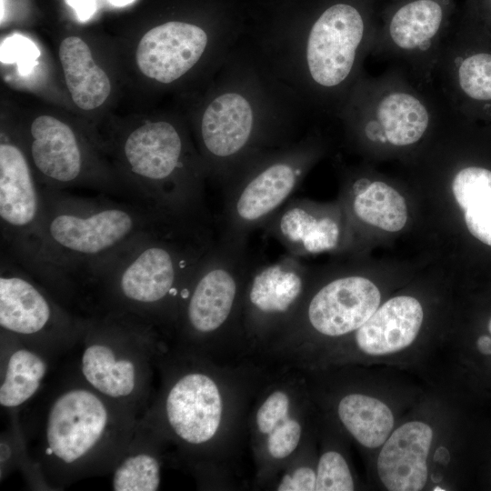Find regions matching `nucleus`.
Segmentation results:
<instances>
[{
  "instance_id": "35",
  "label": "nucleus",
  "mask_w": 491,
  "mask_h": 491,
  "mask_svg": "<svg viewBox=\"0 0 491 491\" xmlns=\"http://www.w3.org/2000/svg\"><path fill=\"white\" fill-rule=\"evenodd\" d=\"M437 490L445 491V489H443V488H438V486H436V488H434V491H437Z\"/></svg>"
},
{
  "instance_id": "26",
  "label": "nucleus",
  "mask_w": 491,
  "mask_h": 491,
  "mask_svg": "<svg viewBox=\"0 0 491 491\" xmlns=\"http://www.w3.org/2000/svg\"><path fill=\"white\" fill-rule=\"evenodd\" d=\"M452 192L470 234L491 246V170L479 165L460 168L453 177Z\"/></svg>"
},
{
  "instance_id": "25",
  "label": "nucleus",
  "mask_w": 491,
  "mask_h": 491,
  "mask_svg": "<svg viewBox=\"0 0 491 491\" xmlns=\"http://www.w3.org/2000/svg\"><path fill=\"white\" fill-rule=\"evenodd\" d=\"M165 457L160 440L139 419L131 441L111 472L112 489L158 490Z\"/></svg>"
},
{
  "instance_id": "22",
  "label": "nucleus",
  "mask_w": 491,
  "mask_h": 491,
  "mask_svg": "<svg viewBox=\"0 0 491 491\" xmlns=\"http://www.w3.org/2000/svg\"><path fill=\"white\" fill-rule=\"evenodd\" d=\"M59 363L1 330L0 405L15 412L34 399Z\"/></svg>"
},
{
  "instance_id": "7",
  "label": "nucleus",
  "mask_w": 491,
  "mask_h": 491,
  "mask_svg": "<svg viewBox=\"0 0 491 491\" xmlns=\"http://www.w3.org/2000/svg\"><path fill=\"white\" fill-rule=\"evenodd\" d=\"M115 151V173L133 201L169 216L212 224L206 171L180 123L145 121L119 138Z\"/></svg>"
},
{
  "instance_id": "11",
  "label": "nucleus",
  "mask_w": 491,
  "mask_h": 491,
  "mask_svg": "<svg viewBox=\"0 0 491 491\" xmlns=\"http://www.w3.org/2000/svg\"><path fill=\"white\" fill-rule=\"evenodd\" d=\"M321 152L319 136L311 133L243 165L223 186L219 235L247 241L287 203Z\"/></svg>"
},
{
  "instance_id": "20",
  "label": "nucleus",
  "mask_w": 491,
  "mask_h": 491,
  "mask_svg": "<svg viewBox=\"0 0 491 491\" xmlns=\"http://www.w3.org/2000/svg\"><path fill=\"white\" fill-rule=\"evenodd\" d=\"M286 253L302 257L338 248L342 226L335 214L305 199H292L262 227Z\"/></svg>"
},
{
  "instance_id": "8",
  "label": "nucleus",
  "mask_w": 491,
  "mask_h": 491,
  "mask_svg": "<svg viewBox=\"0 0 491 491\" xmlns=\"http://www.w3.org/2000/svg\"><path fill=\"white\" fill-rule=\"evenodd\" d=\"M167 343L157 327L135 316H83L78 341L63 360L99 394L142 416Z\"/></svg>"
},
{
  "instance_id": "28",
  "label": "nucleus",
  "mask_w": 491,
  "mask_h": 491,
  "mask_svg": "<svg viewBox=\"0 0 491 491\" xmlns=\"http://www.w3.org/2000/svg\"><path fill=\"white\" fill-rule=\"evenodd\" d=\"M352 197L351 209L361 222L387 232L401 230L407 220L405 198L391 185L372 181L362 194Z\"/></svg>"
},
{
  "instance_id": "33",
  "label": "nucleus",
  "mask_w": 491,
  "mask_h": 491,
  "mask_svg": "<svg viewBox=\"0 0 491 491\" xmlns=\"http://www.w3.org/2000/svg\"><path fill=\"white\" fill-rule=\"evenodd\" d=\"M115 5H125L134 0H109Z\"/></svg>"
},
{
  "instance_id": "15",
  "label": "nucleus",
  "mask_w": 491,
  "mask_h": 491,
  "mask_svg": "<svg viewBox=\"0 0 491 491\" xmlns=\"http://www.w3.org/2000/svg\"><path fill=\"white\" fill-rule=\"evenodd\" d=\"M381 295L376 285L358 275L340 276L310 287L289 323L269 343L285 354L309 332L340 337L358 329L378 308Z\"/></svg>"
},
{
  "instance_id": "6",
  "label": "nucleus",
  "mask_w": 491,
  "mask_h": 491,
  "mask_svg": "<svg viewBox=\"0 0 491 491\" xmlns=\"http://www.w3.org/2000/svg\"><path fill=\"white\" fill-rule=\"evenodd\" d=\"M41 187L44 250L74 308L77 283L85 273L169 216L135 201Z\"/></svg>"
},
{
  "instance_id": "31",
  "label": "nucleus",
  "mask_w": 491,
  "mask_h": 491,
  "mask_svg": "<svg viewBox=\"0 0 491 491\" xmlns=\"http://www.w3.org/2000/svg\"><path fill=\"white\" fill-rule=\"evenodd\" d=\"M73 6L80 18L88 17L94 11V0H67Z\"/></svg>"
},
{
  "instance_id": "29",
  "label": "nucleus",
  "mask_w": 491,
  "mask_h": 491,
  "mask_svg": "<svg viewBox=\"0 0 491 491\" xmlns=\"http://www.w3.org/2000/svg\"><path fill=\"white\" fill-rule=\"evenodd\" d=\"M354 479L344 456L337 451L324 452L316 466V491H352Z\"/></svg>"
},
{
  "instance_id": "16",
  "label": "nucleus",
  "mask_w": 491,
  "mask_h": 491,
  "mask_svg": "<svg viewBox=\"0 0 491 491\" xmlns=\"http://www.w3.org/2000/svg\"><path fill=\"white\" fill-rule=\"evenodd\" d=\"M232 32L215 31L194 23L171 20L149 29L139 40L135 62L152 81L179 82L205 63L217 69L238 45Z\"/></svg>"
},
{
  "instance_id": "23",
  "label": "nucleus",
  "mask_w": 491,
  "mask_h": 491,
  "mask_svg": "<svg viewBox=\"0 0 491 491\" xmlns=\"http://www.w3.org/2000/svg\"><path fill=\"white\" fill-rule=\"evenodd\" d=\"M423 316L422 306L415 297H393L355 331L356 345L370 356L398 352L414 342Z\"/></svg>"
},
{
  "instance_id": "27",
  "label": "nucleus",
  "mask_w": 491,
  "mask_h": 491,
  "mask_svg": "<svg viewBox=\"0 0 491 491\" xmlns=\"http://www.w3.org/2000/svg\"><path fill=\"white\" fill-rule=\"evenodd\" d=\"M337 415L348 433L368 448L384 444L394 426L393 414L386 405L358 393L348 394L340 399Z\"/></svg>"
},
{
  "instance_id": "21",
  "label": "nucleus",
  "mask_w": 491,
  "mask_h": 491,
  "mask_svg": "<svg viewBox=\"0 0 491 491\" xmlns=\"http://www.w3.org/2000/svg\"><path fill=\"white\" fill-rule=\"evenodd\" d=\"M432 439L431 427L421 421L406 423L392 433L377 458L378 476L387 490L423 489Z\"/></svg>"
},
{
  "instance_id": "1",
  "label": "nucleus",
  "mask_w": 491,
  "mask_h": 491,
  "mask_svg": "<svg viewBox=\"0 0 491 491\" xmlns=\"http://www.w3.org/2000/svg\"><path fill=\"white\" fill-rule=\"evenodd\" d=\"M12 413L22 466L52 490L111 473L141 418L89 386L65 360L40 393Z\"/></svg>"
},
{
  "instance_id": "3",
  "label": "nucleus",
  "mask_w": 491,
  "mask_h": 491,
  "mask_svg": "<svg viewBox=\"0 0 491 491\" xmlns=\"http://www.w3.org/2000/svg\"><path fill=\"white\" fill-rule=\"evenodd\" d=\"M215 239L213 224L161 219L79 279L78 313L135 316L169 340L182 296Z\"/></svg>"
},
{
  "instance_id": "4",
  "label": "nucleus",
  "mask_w": 491,
  "mask_h": 491,
  "mask_svg": "<svg viewBox=\"0 0 491 491\" xmlns=\"http://www.w3.org/2000/svg\"><path fill=\"white\" fill-rule=\"evenodd\" d=\"M376 29L363 10L339 1L306 26L253 39L251 47L308 115L337 117L365 74Z\"/></svg>"
},
{
  "instance_id": "18",
  "label": "nucleus",
  "mask_w": 491,
  "mask_h": 491,
  "mask_svg": "<svg viewBox=\"0 0 491 491\" xmlns=\"http://www.w3.org/2000/svg\"><path fill=\"white\" fill-rule=\"evenodd\" d=\"M297 381L285 379L266 387L249 417L260 482L276 476L297 454L304 436Z\"/></svg>"
},
{
  "instance_id": "9",
  "label": "nucleus",
  "mask_w": 491,
  "mask_h": 491,
  "mask_svg": "<svg viewBox=\"0 0 491 491\" xmlns=\"http://www.w3.org/2000/svg\"><path fill=\"white\" fill-rule=\"evenodd\" d=\"M451 110L435 85H421L391 65L358 80L337 118L362 146L404 150L443 126Z\"/></svg>"
},
{
  "instance_id": "14",
  "label": "nucleus",
  "mask_w": 491,
  "mask_h": 491,
  "mask_svg": "<svg viewBox=\"0 0 491 491\" xmlns=\"http://www.w3.org/2000/svg\"><path fill=\"white\" fill-rule=\"evenodd\" d=\"M24 147L43 187L65 190L82 185L126 195L115 171L102 164L80 135L55 116L35 117Z\"/></svg>"
},
{
  "instance_id": "32",
  "label": "nucleus",
  "mask_w": 491,
  "mask_h": 491,
  "mask_svg": "<svg viewBox=\"0 0 491 491\" xmlns=\"http://www.w3.org/2000/svg\"><path fill=\"white\" fill-rule=\"evenodd\" d=\"M477 348L484 355H491V338L487 336H481L477 339Z\"/></svg>"
},
{
  "instance_id": "24",
  "label": "nucleus",
  "mask_w": 491,
  "mask_h": 491,
  "mask_svg": "<svg viewBox=\"0 0 491 491\" xmlns=\"http://www.w3.org/2000/svg\"><path fill=\"white\" fill-rule=\"evenodd\" d=\"M58 57L74 104L84 111L101 106L112 91L111 81L96 64L85 40L69 35L59 45Z\"/></svg>"
},
{
  "instance_id": "19",
  "label": "nucleus",
  "mask_w": 491,
  "mask_h": 491,
  "mask_svg": "<svg viewBox=\"0 0 491 491\" xmlns=\"http://www.w3.org/2000/svg\"><path fill=\"white\" fill-rule=\"evenodd\" d=\"M466 31H450L441 50L434 85L460 117L491 115V49Z\"/></svg>"
},
{
  "instance_id": "34",
  "label": "nucleus",
  "mask_w": 491,
  "mask_h": 491,
  "mask_svg": "<svg viewBox=\"0 0 491 491\" xmlns=\"http://www.w3.org/2000/svg\"><path fill=\"white\" fill-rule=\"evenodd\" d=\"M488 330L491 333V318H490L489 323H488Z\"/></svg>"
},
{
  "instance_id": "13",
  "label": "nucleus",
  "mask_w": 491,
  "mask_h": 491,
  "mask_svg": "<svg viewBox=\"0 0 491 491\" xmlns=\"http://www.w3.org/2000/svg\"><path fill=\"white\" fill-rule=\"evenodd\" d=\"M82 319L2 253L0 330L60 363L78 341Z\"/></svg>"
},
{
  "instance_id": "12",
  "label": "nucleus",
  "mask_w": 491,
  "mask_h": 491,
  "mask_svg": "<svg viewBox=\"0 0 491 491\" xmlns=\"http://www.w3.org/2000/svg\"><path fill=\"white\" fill-rule=\"evenodd\" d=\"M42 187L25 147L3 135L0 143V223L4 253L62 304L65 289L49 263L41 233Z\"/></svg>"
},
{
  "instance_id": "10",
  "label": "nucleus",
  "mask_w": 491,
  "mask_h": 491,
  "mask_svg": "<svg viewBox=\"0 0 491 491\" xmlns=\"http://www.w3.org/2000/svg\"><path fill=\"white\" fill-rule=\"evenodd\" d=\"M254 264L247 241L218 235L182 296L169 343L208 356L223 338L243 337V294Z\"/></svg>"
},
{
  "instance_id": "30",
  "label": "nucleus",
  "mask_w": 491,
  "mask_h": 491,
  "mask_svg": "<svg viewBox=\"0 0 491 491\" xmlns=\"http://www.w3.org/2000/svg\"><path fill=\"white\" fill-rule=\"evenodd\" d=\"M274 485L277 491H316V468L297 463L295 456L284 468Z\"/></svg>"
},
{
  "instance_id": "17",
  "label": "nucleus",
  "mask_w": 491,
  "mask_h": 491,
  "mask_svg": "<svg viewBox=\"0 0 491 491\" xmlns=\"http://www.w3.org/2000/svg\"><path fill=\"white\" fill-rule=\"evenodd\" d=\"M310 286L299 257L286 254L272 263L254 264L242 302L243 337L270 343L289 323Z\"/></svg>"
},
{
  "instance_id": "2",
  "label": "nucleus",
  "mask_w": 491,
  "mask_h": 491,
  "mask_svg": "<svg viewBox=\"0 0 491 491\" xmlns=\"http://www.w3.org/2000/svg\"><path fill=\"white\" fill-rule=\"evenodd\" d=\"M306 114L252 47L237 45L212 74L195 119L207 178L223 187L256 155L296 142Z\"/></svg>"
},
{
  "instance_id": "5",
  "label": "nucleus",
  "mask_w": 491,
  "mask_h": 491,
  "mask_svg": "<svg viewBox=\"0 0 491 491\" xmlns=\"http://www.w3.org/2000/svg\"><path fill=\"white\" fill-rule=\"evenodd\" d=\"M157 371L158 389L141 416L166 455L199 476L219 469L222 448L235 431L238 390L209 356L167 343Z\"/></svg>"
}]
</instances>
